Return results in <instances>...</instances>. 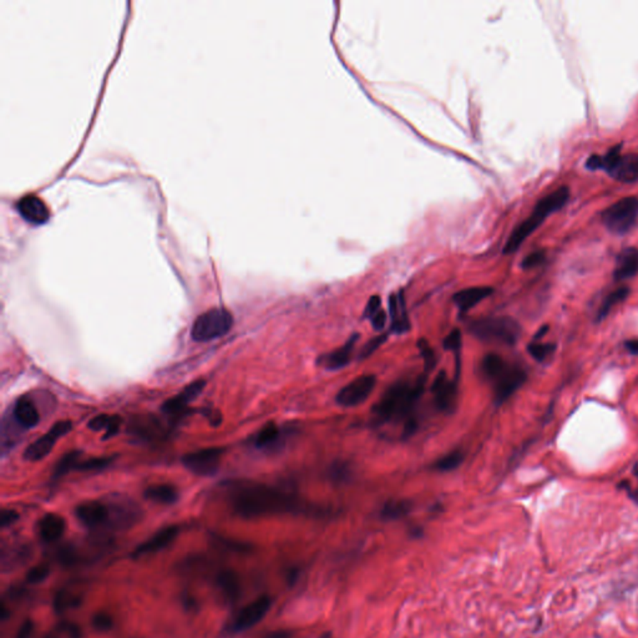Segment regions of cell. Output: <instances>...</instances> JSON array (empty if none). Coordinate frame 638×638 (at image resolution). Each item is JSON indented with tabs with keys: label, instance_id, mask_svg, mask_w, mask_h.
<instances>
[{
	"label": "cell",
	"instance_id": "obj_1",
	"mask_svg": "<svg viewBox=\"0 0 638 638\" xmlns=\"http://www.w3.org/2000/svg\"><path fill=\"white\" fill-rule=\"evenodd\" d=\"M235 514L243 519H258L283 514L322 513L316 506L302 501L296 495L266 484H241L231 495Z\"/></svg>",
	"mask_w": 638,
	"mask_h": 638
},
{
	"label": "cell",
	"instance_id": "obj_2",
	"mask_svg": "<svg viewBox=\"0 0 638 638\" xmlns=\"http://www.w3.org/2000/svg\"><path fill=\"white\" fill-rule=\"evenodd\" d=\"M425 388V377L415 381H402L393 384L383 394L373 409L378 420L383 422H404V437L415 432L418 427L415 408Z\"/></svg>",
	"mask_w": 638,
	"mask_h": 638
},
{
	"label": "cell",
	"instance_id": "obj_3",
	"mask_svg": "<svg viewBox=\"0 0 638 638\" xmlns=\"http://www.w3.org/2000/svg\"><path fill=\"white\" fill-rule=\"evenodd\" d=\"M482 371L484 377L493 383L494 399L498 405L513 397L528 379L523 367L508 362L496 353H489L484 357Z\"/></svg>",
	"mask_w": 638,
	"mask_h": 638
},
{
	"label": "cell",
	"instance_id": "obj_4",
	"mask_svg": "<svg viewBox=\"0 0 638 638\" xmlns=\"http://www.w3.org/2000/svg\"><path fill=\"white\" fill-rule=\"evenodd\" d=\"M570 198V190L568 187H558L555 191L548 193V196L543 197L533 207L531 215L520 223L506 241L504 246L503 252L505 255H511L519 250V247L523 245V241L538 228L546 217L553 215L555 212L560 211Z\"/></svg>",
	"mask_w": 638,
	"mask_h": 638
},
{
	"label": "cell",
	"instance_id": "obj_5",
	"mask_svg": "<svg viewBox=\"0 0 638 638\" xmlns=\"http://www.w3.org/2000/svg\"><path fill=\"white\" fill-rule=\"evenodd\" d=\"M622 144L613 146L605 155L590 156L586 167L591 171L607 172L620 182L638 181V154H622Z\"/></svg>",
	"mask_w": 638,
	"mask_h": 638
},
{
	"label": "cell",
	"instance_id": "obj_6",
	"mask_svg": "<svg viewBox=\"0 0 638 638\" xmlns=\"http://www.w3.org/2000/svg\"><path fill=\"white\" fill-rule=\"evenodd\" d=\"M469 332L483 342L514 346L521 336V327L511 317H484L469 324Z\"/></svg>",
	"mask_w": 638,
	"mask_h": 638
},
{
	"label": "cell",
	"instance_id": "obj_7",
	"mask_svg": "<svg viewBox=\"0 0 638 638\" xmlns=\"http://www.w3.org/2000/svg\"><path fill=\"white\" fill-rule=\"evenodd\" d=\"M233 326V316L225 308H212L197 317L192 326L193 341L205 343L226 336Z\"/></svg>",
	"mask_w": 638,
	"mask_h": 638
},
{
	"label": "cell",
	"instance_id": "obj_8",
	"mask_svg": "<svg viewBox=\"0 0 638 638\" xmlns=\"http://www.w3.org/2000/svg\"><path fill=\"white\" fill-rule=\"evenodd\" d=\"M638 220L637 197H626L607 207L601 213V221L613 235H626Z\"/></svg>",
	"mask_w": 638,
	"mask_h": 638
},
{
	"label": "cell",
	"instance_id": "obj_9",
	"mask_svg": "<svg viewBox=\"0 0 638 638\" xmlns=\"http://www.w3.org/2000/svg\"><path fill=\"white\" fill-rule=\"evenodd\" d=\"M377 386V378L373 374H363L353 379L338 392L336 403L343 408H353L361 405L371 397Z\"/></svg>",
	"mask_w": 638,
	"mask_h": 638
},
{
	"label": "cell",
	"instance_id": "obj_10",
	"mask_svg": "<svg viewBox=\"0 0 638 638\" xmlns=\"http://www.w3.org/2000/svg\"><path fill=\"white\" fill-rule=\"evenodd\" d=\"M223 449L222 447H206L197 452H188L182 457V464L187 470L200 475L210 477L215 475L221 465Z\"/></svg>",
	"mask_w": 638,
	"mask_h": 638
},
{
	"label": "cell",
	"instance_id": "obj_11",
	"mask_svg": "<svg viewBox=\"0 0 638 638\" xmlns=\"http://www.w3.org/2000/svg\"><path fill=\"white\" fill-rule=\"evenodd\" d=\"M272 600L268 596H261L253 602L247 605L237 613L236 617L230 623L227 631L230 633H242L261 622L268 611L271 610Z\"/></svg>",
	"mask_w": 638,
	"mask_h": 638
},
{
	"label": "cell",
	"instance_id": "obj_12",
	"mask_svg": "<svg viewBox=\"0 0 638 638\" xmlns=\"http://www.w3.org/2000/svg\"><path fill=\"white\" fill-rule=\"evenodd\" d=\"M71 427H73V424L69 420L56 422L46 435L36 439V442H31V445L26 447V452H24V459L31 462L43 460L54 449L56 440H59L60 437L70 432Z\"/></svg>",
	"mask_w": 638,
	"mask_h": 638
},
{
	"label": "cell",
	"instance_id": "obj_13",
	"mask_svg": "<svg viewBox=\"0 0 638 638\" xmlns=\"http://www.w3.org/2000/svg\"><path fill=\"white\" fill-rule=\"evenodd\" d=\"M435 407L442 413H452L457 405V384L447 377L445 371L437 373L432 386Z\"/></svg>",
	"mask_w": 638,
	"mask_h": 638
},
{
	"label": "cell",
	"instance_id": "obj_14",
	"mask_svg": "<svg viewBox=\"0 0 638 638\" xmlns=\"http://www.w3.org/2000/svg\"><path fill=\"white\" fill-rule=\"evenodd\" d=\"M75 513L79 521L89 528H100L110 520V509L99 500L80 504Z\"/></svg>",
	"mask_w": 638,
	"mask_h": 638
},
{
	"label": "cell",
	"instance_id": "obj_15",
	"mask_svg": "<svg viewBox=\"0 0 638 638\" xmlns=\"http://www.w3.org/2000/svg\"><path fill=\"white\" fill-rule=\"evenodd\" d=\"M205 387H206V381H203V379L192 382L186 388H184L177 395L167 399L162 405V412L170 417L180 415L186 409L187 405L201 394Z\"/></svg>",
	"mask_w": 638,
	"mask_h": 638
},
{
	"label": "cell",
	"instance_id": "obj_16",
	"mask_svg": "<svg viewBox=\"0 0 638 638\" xmlns=\"http://www.w3.org/2000/svg\"><path fill=\"white\" fill-rule=\"evenodd\" d=\"M179 533H180V528L177 526H167V528H161L155 535H152L149 540H146L145 543L139 545L132 553V558H142V556L162 551L164 548H169L176 540Z\"/></svg>",
	"mask_w": 638,
	"mask_h": 638
},
{
	"label": "cell",
	"instance_id": "obj_17",
	"mask_svg": "<svg viewBox=\"0 0 638 638\" xmlns=\"http://www.w3.org/2000/svg\"><path fill=\"white\" fill-rule=\"evenodd\" d=\"M16 210L26 221L31 222L33 225H43L50 217V212L46 202L36 195L21 197L16 203Z\"/></svg>",
	"mask_w": 638,
	"mask_h": 638
},
{
	"label": "cell",
	"instance_id": "obj_18",
	"mask_svg": "<svg viewBox=\"0 0 638 638\" xmlns=\"http://www.w3.org/2000/svg\"><path fill=\"white\" fill-rule=\"evenodd\" d=\"M358 339H359V334L354 333L352 337L343 344L342 347L337 348L327 354H323L322 357L318 359V364L322 366L327 371H339L342 368L347 367L352 359L353 352H354Z\"/></svg>",
	"mask_w": 638,
	"mask_h": 638
},
{
	"label": "cell",
	"instance_id": "obj_19",
	"mask_svg": "<svg viewBox=\"0 0 638 638\" xmlns=\"http://www.w3.org/2000/svg\"><path fill=\"white\" fill-rule=\"evenodd\" d=\"M389 314L392 321V331L397 334L407 333L410 329L408 317L407 303L403 292L393 293L389 298Z\"/></svg>",
	"mask_w": 638,
	"mask_h": 638
},
{
	"label": "cell",
	"instance_id": "obj_20",
	"mask_svg": "<svg viewBox=\"0 0 638 638\" xmlns=\"http://www.w3.org/2000/svg\"><path fill=\"white\" fill-rule=\"evenodd\" d=\"M638 275V248L628 247L620 252L613 271L615 281L622 282Z\"/></svg>",
	"mask_w": 638,
	"mask_h": 638
},
{
	"label": "cell",
	"instance_id": "obj_21",
	"mask_svg": "<svg viewBox=\"0 0 638 638\" xmlns=\"http://www.w3.org/2000/svg\"><path fill=\"white\" fill-rule=\"evenodd\" d=\"M493 292L491 287H470L457 292L452 297V301L460 311L467 312L491 296Z\"/></svg>",
	"mask_w": 638,
	"mask_h": 638
},
{
	"label": "cell",
	"instance_id": "obj_22",
	"mask_svg": "<svg viewBox=\"0 0 638 638\" xmlns=\"http://www.w3.org/2000/svg\"><path fill=\"white\" fill-rule=\"evenodd\" d=\"M65 520L56 514H46L38 525V533L44 543H55L65 533Z\"/></svg>",
	"mask_w": 638,
	"mask_h": 638
},
{
	"label": "cell",
	"instance_id": "obj_23",
	"mask_svg": "<svg viewBox=\"0 0 638 638\" xmlns=\"http://www.w3.org/2000/svg\"><path fill=\"white\" fill-rule=\"evenodd\" d=\"M217 588L228 602H235L241 595L240 576L233 570H221L216 576Z\"/></svg>",
	"mask_w": 638,
	"mask_h": 638
},
{
	"label": "cell",
	"instance_id": "obj_24",
	"mask_svg": "<svg viewBox=\"0 0 638 638\" xmlns=\"http://www.w3.org/2000/svg\"><path fill=\"white\" fill-rule=\"evenodd\" d=\"M16 422L24 429L36 427L41 420V415L36 409V404L28 397H21L14 405L13 410Z\"/></svg>",
	"mask_w": 638,
	"mask_h": 638
},
{
	"label": "cell",
	"instance_id": "obj_25",
	"mask_svg": "<svg viewBox=\"0 0 638 638\" xmlns=\"http://www.w3.org/2000/svg\"><path fill=\"white\" fill-rule=\"evenodd\" d=\"M283 432L275 422H268L257 432L253 445L260 450H273L281 445Z\"/></svg>",
	"mask_w": 638,
	"mask_h": 638
},
{
	"label": "cell",
	"instance_id": "obj_26",
	"mask_svg": "<svg viewBox=\"0 0 638 638\" xmlns=\"http://www.w3.org/2000/svg\"><path fill=\"white\" fill-rule=\"evenodd\" d=\"M145 498L156 504L172 505L176 503L179 499V491L170 484H157L146 489Z\"/></svg>",
	"mask_w": 638,
	"mask_h": 638
},
{
	"label": "cell",
	"instance_id": "obj_27",
	"mask_svg": "<svg viewBox=\"0 0 638 638\" xmlns=\"http://www.w3.org/2000/svg\"><path fill=\"white\" fill-rule=\"evenodd\" d=\"M629 292L631 291H629L628 287H620L617 289L611 292V293L603 299L601 306L598 308L597 313H596V318H595V322H602L603 319L610 314V312L612 311L615 307L620 304V303H622V302L629 296Z\"/></svg>",
	"mask_w": 638,
	"mask_h": 638
},
{
	"label": "cell",
	"instance_id": "obj_28",
	"mask_svg": "<svg viewBox=\"0 0 638 638\" xmlns=\"http://www.w3.org/2000/svg\"><path fill=\"white\" fill-rule=\"evenodd\" d=\"M412 510V503L408 500H390L383 506V519L386 520H398V519L407 516Z\"/></svg>",
	"mask_w": 638,
	"mask_h": 638
},
{
	"label": "cell",
	"instance_id": "obj_29",
	"mask_svg": "<svg viewBox=\"0 0 638 638\" xmlns=\"http://www.w3.org/2000/svg\"><path fill=\"white\" fill-rule=\"evenodd\" d=\"M556 349L558 346L555 343H541L535 341L528 346V354L538 363L548 362V359L553 357V353L556 352Z\"/></svg>",
	"mask_w": 638,
	"mask_h": 638
},
{
	"label": "cell",
	"instance_id": "obj_30",
	"mask_svg": "<svg viewBox=\"0 0 638 638\" xmlns=\"http://www.w3.org/2000/svg\"><path fill=\"white\" fill-rule=\"evenodd\" d=\"M464 457H465V455H464V452L462 450H454V452L447 454L445 457H440L435 462L434 467H435V470H437V472H452V470H455L457 467L462 465V462H464Z\"/></svg>",
	"mask_w": 638,
	"mask_h": 638
},
{
	"label": "cell",
	"instance_id": "obj_31",
	"mask_svg": "<svg viewBox=\"0 0 638 638\" xmlns=\"http://www.w3.org/2000/svg\"><path fill=\"white\" fill-rule=\"evenodd\" d=\"M80 602V598L78 596H74L70 592L61 590V591H58L54 597V610L58 613H64L70 608L78 607Z\"/></svg>",
	"mask_w": 638,
	"mask_h": 638
},
{
	"label": "cell",
	"instance_id": "obj_32",
	"mask_svg": "<svg viewBox=\"0 0 638 638\" xmlns=\"http://www.w3.org/2000/svg\"><path fill=\"white\" fill-rule=\"evenodd\" d=\"M418 349H419L420 357H422V362H424V369H425V374H427L437 366V354L434 352V349L430 347V344H429L427 339H424V338L418 341Z\"/></svg>",
	"mask_w": 638,
	"mask_h": 638
},
{
	"label": "cell",
	"instance_id": "obj_33",
	"mask_svg": "<svg viewBox=\"0 0 638 638\" xmlns=\"http://www.w3.org/2000/svg\"><path fill=\"white\" fill-rule=\"evenodd\" d=\"M79 464H80V452H68L65 457H61L60 462H58L55 469V477H63V475H65L71 470H76Z\"/></svg>",
	"mask_w": 638,
	"mask_h": 638
},
{
	"label": "cell",
	"instance_id": "obj_34",
	"mask_svg": "<svg viewBox=\"0 0 638 638\" xmlns=\"http://www.w3.org/2000/svg\"><path fill=\"white\" fill-rule=\"evenodd\" d=\"M462 331L459 328H454V329H452V332L449 333L445 339L442 341V347L445 348L447 351H450L454 354H457V357H459L460 351H462Z\"/></svg>",
	"mask_w": 638,
	"mask_h": 638
},
{
	"label": "cell",
	"instance_id": "obj_35",
	"mask_svg": "<svg viewBox=\"0 0 638 638\" xmlns=\"http://www.w3.org/2000/svg\"><path fill=\"white\" fill-rule=\"evenodd\" d=\"M387 334H379V336H376V337L372 338V339L368 341V342L366 343V346L362 348L361 354H359V358H361V359H366V358L371 357L372 354L377 352L379 348L382 347L384 343L387 342Z\"/></svg>",
	"mask_w": 638,
	"mask_h": 638
},
{
	"label": "cell",
	"instance_id": "obj_36",
	"mask_svg": "<svg viewBox=\"0 0 638 638\" xmlns=\"http://www.w3.org/2000/svg\"><path fill=\"white\" fill-rule=\"evenodd\" d=\"M111 462H112V457H94V459H90V460L80 462L76 470H81V472L101 470L104 467H109Z\"/></svg>",
	"mask_w": 638,
	"mask_h": 638
},
{
	"label": "cell",
	"instance_id": "obj_37",
	"mask_svg": "<svg viewBox=\"0 0 638 638\" xmlns=\"http://www.w3.org/2000/svg\"><path fill=\"white\" fill-rule=\"evenodd\" d=\"M91 623H92V627L95 628L96 631L106 632V631H110L111 628L114 627V618L111 617L109 613L97 612L96 615H94Z\"/></svg>",
	"mask_w": 638,
	"mask_h": 638
},
{
	"label": "cell",
	"instance_id": "obj_38",
	"mask_svg": "<svg viewBox=\"0 0 638 638\" xmlns=\"http://www.w3.org/2000/svg\"><path fill=\"white\" fill-rule=\"evenodd\" d=\"M50 573V568L48 565H38L36 568H31L26 573V581L29 583H41L46 580Z\"/></svg>",
	"mask_w": 638,
	"mask_h": 638
},
{
	"label": "cell",
	"instance_id": "obj_39",
	"mask_svg": "<svg viewBox=\"0 0 638 638\" xmlns=\"http://www.w3.org/2000/svg\"><path fill=\"white\" fill-rule=\"evenodd\" d=\"M546 261V253L543 251L531 252L530 255L523 258L521 262V268L523 270H533L535 267L541 266Z\"/></svg>",
	"mask_w": 638,
	"mask_h": 638
},
{
	"label": "cell",
	"instance_id": "obj_40",
	"mask_svg": "<svg viewBox=\"0 0 638 638\" xmlns=\"http://www.w3.org/2000/svg\"><path fill=\"white\" fill-rule=\"evenodd\" d=\"M112 418L114 415H109V414H100V415H96V417L92 418L89 424H87V427L89 429H91L92 432H101V430H107V427L110 425L111 422H112Z\"/></svg>",
	"mask_w": 638,
	"mask_h": 638
},
{
	"label": "cell",
	"instance_id": "obj_41",
	"mask_svg": "<svg viewBox=\"0 0 638 638\" xmlns=\"http://www.w3.org/2000/svg\"><path fill=\"white\" fill-rule=\"evenodd\" d=\"M381 309H382V298L379 296L371 297V299L368 301L367 307L364 309V317L371 319Z\"/></svg>",
	"mask_w": 638,
	"mask_h": 638
},
{
	"label": "cell",
	"instance_id": "obj_42",
	"mask_svg": "<svg viewBox=\"0 0 638 638\" xmlns=\"http://www.w3.org/2000/svg\"><path fill=\"white\" fill-rule=\"evenodd\" d=\"M58 558L63 565L65 566H71L78 561V555L71 548H64L60 550V553L58 555Z\"/></svg>",
	"mask_w": 638,
	"mask_h": 638
},
{
	"label": "cell",
	"instance_id": "obj_43",
	"mask_svg": "<svg viewBox=\"0 0 638 638\" xmlns=\"http://www.w3.org/2000/svg\"><path fill=\"white\" fill-rule=\"evenodd\" d=\"M217 543H222L225 548L228 550H233L237 553H248L250 546L247 543H237V541H231V540H223L222 538H216Z\"/></svg>",
	"mask_w": 638,
	"mask_h": 638
},
{
	"label": "cell",
	"instance_id": "obj_44",
	"mask_svg": "<svg viewBox=\"0 0 638 638\" xmlns=\"http://www.w3.org/2000/svg\"><path fill=\"white\" fill-rule=\"evenodd\" d=\"M369 321L372 323L373 329L377 331V332H381L386 327V324H387V313L384 312V309H381Z\"/></svg>",
	"mask_w": 638,
	"mask_h": 638
},
{
	"label": "cell",
	"instance_id": "obj_45",
	"mask_svg": "<svg viewBox=\"0 0 638 638\" xmlns=\"http://www.w3.org/2000/svg\"><path fill=\"white\" fill-rule=\"evenodd\" d=\"M59 631L65 633L68 638H81V628L75 623H61L59 626Z\"/></svg>",
	"mask_w": 638,
	"mask_h": 638
},
{
	"label": "cell",
	"instance_id": "obj_46",
	"mask_svg": "<svg viewBox=\"0 0 638 638\" xmlns=\"http://www.w3.org/2000/svg\"><path fill=\"white\" fill-rule=\"evenodd\" d=\"M18 519H19V515L14 510H3L1 516H0V526L3 528H8L16 523Z\"/></svg>",
	"mask_w": 638,
	"mask_h": 638
},
{
	"label": "cell",
	"instance_id": "obj_47",
	"mask_svg": "<svg viewBox=\"0 0 638 638\" xmlns=\"http://www.w3.org/2000/svg\"><path fill=\"white\" fill-rule=\"evenodd\" d=\"M34 631H36V624L33 622V620H26L18 629L16 638H31Z\"/></svg>",
	"mask_w": 638,
	"mask_h": 638
},
{
	"label": "cell",
	"instance_id": "obj_48",
	"mask_svg": "<svg viewBox=\"0 0 638 638\" xmlns=\"http://www.w3.org/2000/svg\"><path fill=\"white\" fill-rule=\"evenodd\" d=\"M121 427V418L117 417V415H114L112 418V422H111L110 425L107 427V430L105 432V437L104 439H109V437H112L114 435L117 434V432L120 430Z\"/></svg>",
	"mask_w": 638,
	"mask_h": 638
},
{
	"label": "cell",
	"instance_id": "obj_49",
	"mask_svg": "<svg viewBox=\"0 0 638 638\" xmlns=\"http://www.w3.org/2000/svg\"><path fill=\"white\" fill-rule=\"evenodd\" d=\"M332 475L334 479H341V480H344L346 477L349 475V472L347 470V465H344V464H336L334 467H333Z\"/></svg>",
	"mask_w": 638,
	"mask_h": 638
},
{
	"label": "cell",
	"instance_id": "obj_50",
	"mask_svg": "<svg viewBox=\"0 0 638 638\" xmlns=\"http://www.w3.org/2000/svg\"><path fill=\"white\" fill-rule=\"evenodd\" d=\"M263 638H293V633L287 629H278V631H272L263 636Z\"/></svg>",
	"mask_w": 638,
	"mask_h": 638
},
{
	"label": "cell",
	"instance_id": "obj_51",
	"mask_svg": "<svg viewBox=\"0 0 638 638\" xmlns=\"http://www.w3.org/2000/svg\"><path fill=\"white\" fill-rule=\"evenodd\" d=\"M624 348H626L628 352L631 353L632 356H638V339H629V341H626V342H624Z\"/></svg>",
	"mask_w": 638,
	"mask_h": 638
},
{
	"label": "cell",
	"instance_id": "obj_52",
	"mask_svg": "<svg viewBox=\"0 0 638 638\" xmlns=\"http://www.w3.org/2000/svg\"><path fill=\"white\" fill-rule=\"evenodd\" d=\"M548 331V326H543V327L540 328V331H538L536 334H535V337L533 339L538 342V339H541V338L546 334V332Z\"/></svg>",
	"mask_w": 638,
	"mask_h": 638
},
{
	"label": "cell",
	"instance_id": "obj_53",
	"mask_svg": "<svg viewBox=\"0 0 638 638\" xmlns=\"http://www.w3.org/2000/svg\"><path fill=\"white\" fill-rule=\"evenodd\" d=\"M0 616L3 618V621H6V618H8V608H6L4 603L1 605V613H0Z\"/></svg>",
	"mask_w": 638,
	"mask_h": 638
},
{
	"label": "cell",
	"instance_id": "obj_54",
	"mask_svg": "<svg viewBox=\"0 0 638 638\" xmlns=\"http://www.w3.org/2000/svg\"><path fill=\"white\" fill-rule=\"evenodd\" d=\"M48 638H50V637H48Z\"/></svg>",
	"mask_w": 638,
	"mask_h": 638
}]
</instances>
